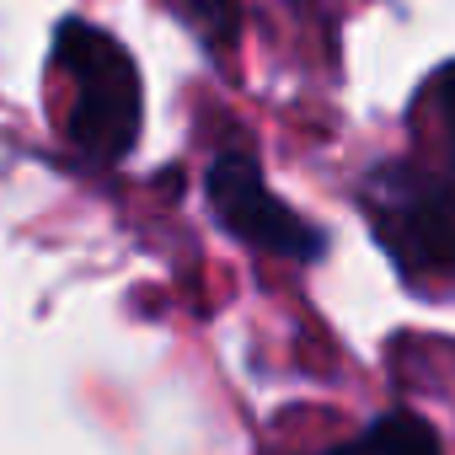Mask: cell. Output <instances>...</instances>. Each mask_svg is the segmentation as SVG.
Returning <instances> with one entry per match:
<instances>
[{
	"instance_id": "cell-6",
	"label": "cell",
	"mask_w": 455,
	"mask_h": 455,
	"mask_svg": "<svg viewBox=\"0 0 455 455\" xmlns=\"http://www.w3.org/2000/svg\"><path fill=\"white\" fill-rule=\"evenodd\" d=\"M434 92H439V113H444V129H450V145H455V65L439 76Z\"/></svg>"
},
{
	"instance_id": "cell-1",
	"label": "cell",
	"mask_w": 455,
	"mask_h": 455,
	"mask_svg": "<svg viewBox=\"0 0 455 455\" xmlns=\"http://www.w3.org/2000/svg\"><path fill=\"white\" fill-rule=\"evenodd\" d=\"M54 81L65 86L60 97V129L86 161H124L140 140V70L124 54L118 38L102 28L70 17L54 28V54H49Z\"/></svg>"
},
{
	"instance_id": "cell-2",
	"label": "cell",
	"mask_w": 455,
	"mask_h": 455,
	"mask_svg": "<svg viewBox=\"0 0 455 455\" xmlns=\"http://www.w3.org/2000/svg\"><path fill=\"white\" fill-rule=\"evenodd\" d=\"M364 204L380 247L412 279L455 274V193L412 166H380L364 182Z\"/></svg>"
},
{
	"instance_id": "cell-5",
	"label": "cell",
	"mask_w": 455,
	"mask_h": 455,
	"mask_svg": "<svg viewBox=\"0 0 455 455\" xmlns=\"http://www.w3.org/2000/svg\"><path fill=\"white\" fill-rule=\"evenodd\" d=\"M188 12H193V22L204 28V38L209 44H231L236 38V0H188Z\"/></svg>"
},
{
	"instance_id": "cell-4",
	"label": "cell",
	"mask_w": 455,
	"mask_h": 455,
	"mask_svg": "<svg viewBox=\"0 0 455 455\" xmlns=\"http://www.w3.org/2000/svg\"><path fill=\"white\" fill-rule=\"evenodd\" d=\"M327 455H444V450H439V434L418 412H386L354 444L327 450Z\"/></svg>"
},
{
	"instance_id": "cell-3",
	"label": "cell",
	"mask_w": 455,
	"mask_h": 455,
	"mask_svg": "<svg viewBox=\"0 0 455 455\" xmlns=\"http://www.w3.org/2000/svg\"><path fill=\"white\" fill-rule=\"evenodd\" d=\"M204 193H209L220 225H225L231 236H242L247 247L274 252V258H295V263L322 252V236L311 231V225H306L284 198L268 193V182H263V172H258L252 156H236V150L220 156V161L209 166Z\"/></svg>"
}]
</instances>
